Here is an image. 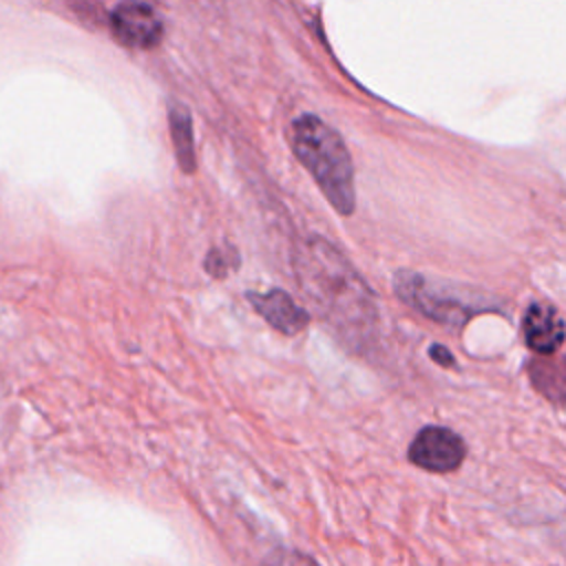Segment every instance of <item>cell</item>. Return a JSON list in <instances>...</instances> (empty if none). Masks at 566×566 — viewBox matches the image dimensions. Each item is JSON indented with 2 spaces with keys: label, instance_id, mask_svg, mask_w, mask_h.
I'll use <instances>...</instances> for the list:
<instances>
[{
  "label": "cell",
  "instance_id": "1",
  "mask_svg": "<svg viewBox=\"0 0 566 566\" xmlns=\"http://www.w3.org/2000/svg\"><path fill=\"white\" fill-rule=\"evenodd\" d=\"M296 274L303 292L336 329L349 338L371 334L378 323L376 298L336 245L318 234L307 237L296 252Z\"/></svg>",
  "mask_w": 566,
  "mask_h": 566
},
{
  "label": "cell",
  "instance_id": "2",
  "mask_svg": "<svg viewBox=\"0 0 566 566\" xmlns=\"http://www.w3.org/2000/svg\"><path fill=\"white\" fill-rule=\"evenodd\" d=\"M290 146L332 208L338 214H352L356 208L354 164L338 130L305 113L290 124Z\"/></svg>",
  "mask_w": 566,
  "mask_h": 566
},
{
  "label": "cell",
  "instance_id": "3",
  "mask_svg": "<svg viewBox=\"0 0 566 566\" xmlns=\"http://www.w3.org/2000/svg\"><path fill=\"white\" fill-rule=\"evenodd\" d=\"M394 292L418 314L447 327H462L471 316L497 310L484 292L429 279L411 270L394 274Z\"/></svg>",
  "mask_w": 566,
  "mask_h": 566
},
{
  "label": "cell",
  "instance_id": "4",
  "mask_svg": "<svg viewBox=\"0 0 566 566\" xmlns=\"http://www.w3.org/2000/svg\"><path fill=\"white\" fill-rule=\"evenodd\" d=\"M407 455L416 467L424 471L449 473L464 462L467 444L455 431L447 427L429 424L416 433Z\"/></svg>",
  "mask_w": 566,
  "mask_h": 566
},
{
  "label": "cell",
  "instance_id": "5",
  "mask_svg": "<svg viewBox=\"0 0 566 566\" xmlns=\"http://www.w3.org/2000/svg\"><path fill=\"white\" fill-rule=\"evenodd\" d=\"M111 29L122 44L133 49H153L159 44L164 33L155 9L142 2L117 4L111 13Z\"/></svg>",
  "mask_w": 566,
  "mask_h": 566
},
{
  "label": "cell",
  "instance_id": "6",
  "mask_svg": "<svg viewBox=\"0 0 566 566\" xmlns=\"http://www.w3.org/2000/svg\"><path fill=\"white\" fill-rule=\"evenodd\" d=\"M522 336L531 352L553 356L566 340V323L553 305L535 301L524 312Z\"/></svg>",
  "mask_w": 566,
  "mask_h": 566
},
{
  "label": "cell",
  "instance_id": "7",
  "mask_svg": "<svg viewBox=\"0 0 566 566\" xmlns=\"http://www.w3.org/2000/svg\"><path fill=\"white\" fill-rule=\"evenodd\" d=\"M248 301L265 318L268 325L285 336L303 332L310 323L307 310H303L285 290L274 287L268 292H248Z\"/></svg>",
  "mask_w": 566,
  "mask_h": 566
},
{
  "label": "cell",
  "instance_id": "8",
  "mask_svg": "<svg viewBox=\"0 0 566 566\" xmlns=\"http://www.w3.org/2000/svg\"><path fill=\"white\" fill-rule=\"evenodd\" d=\"M528 378L535 389L555 405H566V358L553 360L548 356H537L528 360Z\"/></svg>",
  "mask_w": 566,
  "mask_h": 566
},
{
  "label": "cell",
  "instance_id": "9",
  "mask_svg": "<svg viewBox=\"0 0 566 566\" xmlns=\"http://www.w3.org/2000/svg\"><path fill=\"white\" fill-rule=\"evenodd\" d=\"M168 119H170V135H172V146H175L179 168L184 172H192L195 170V144H192L190 113L184 104H172L168 111Z\"/></svg>",
  "mask_w": 566,
  "mask_h": 566
},
{
  "label": "cell",
  "instance_id": "10",
  "mask_svg": "<svg viewBox=\"0 0 566 566\" xmlns=\"http://www.w3.org/2000/svg\"><path fill=\"white\" fill-rule=\"evenodd\" d=\"M263 566H316V562L296 551H276Z\"/></svg>",
  "mask_w": 566,
  "mask_h": 566
},
{
  "label": "cell",
  "instance_id": "11",
  "mask_svg": "<svg viewBox=\"0 0 566 566\" xmlns=\"http://www.w3.org/2000/svg\"><path fill=\"white\" fill-rule=\"evenodd\" d=\"M234 265H237V261H230V259L226 256V252L219 250V248H212V250L208 252V256H206V270H208L212 276H217V279L226 276L228 270L234 268Z\"/></svg>",
  "mask_w": 566,
  "mask_h": 566
},
{
  "label": "cell",
  "instance_id": "12",
  "mask_svg": "<svg viewBox=\"0 0 566 566\" xmlns=\"http://www.w3.org/2000/svg\"><path fill=\"white\" fill-rule=\"evenodd\" d=\"M429 356H431V360H436V363L442 365V367L455 365L451 352H449L444 345H431V347H429Z\"/></svg>",
  "mask_w": 566,
  "mask_h": 566
}]
</instances>
